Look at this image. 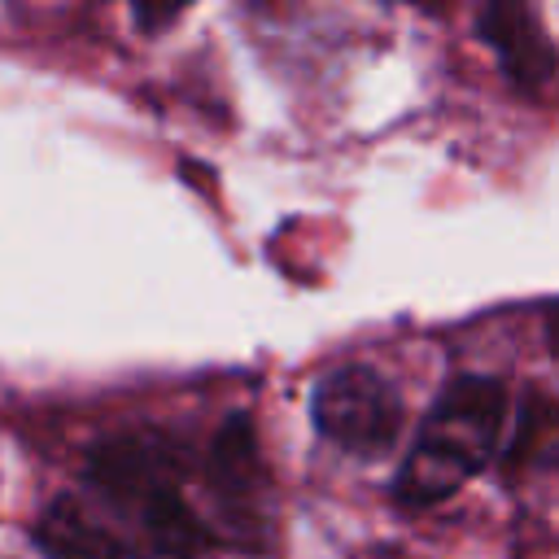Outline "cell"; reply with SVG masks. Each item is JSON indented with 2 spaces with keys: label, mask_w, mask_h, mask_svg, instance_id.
Listing matches in <instances>:
<instances>
[{
  "label": "cell",
  "mask_w": 559,
  "mask_h": 559,
  "mask_svg": "<svg viewBox=\"0 0 559 559\" xmlns=\"http://www.w3.org/2000/svg\"><path fill=\"white\" fill-rule=\"evenodd\" d=\"M188 454L162 428H131L100 441L83 489L61 493L35 524L48 559H197L205 520L183 498Z\"/></svg>",
  "instance_id": "1"
},
{
  "label": "cell",
  "mask_w": 559,
  "mask_h": 559,
  "mask_svg": "<svg viewBox=\"0 0 559 559\" xmlns=\"http://www.w3.org/2000/svg\"><path fill=\"white\" fill-rule=\"evenodd\" d=\"M507 415L511 402L502 380L493 376L450 380L393 476V498L402 507H437L450 493H459L502 450Z\"/></svg>",
  "instance_id": "2"
},
{
  "label": "cell",
  "mask_w": 559,
  "mask_h": 559,
  "mask_svg": "<svg viewBox=\"0 0 559 559\" xmlns=\"http://www.w3.org/2000/svg\"><path fill=\"white\" fill-rule=\"evenodd\" d=\"M310 415H314V428L323 441L341 445L345 454L376 459V454L393 450L406 406L380 371H371L362 362H345L314 384Z\"/></svg>",
  "instance_id": "3"
},
{
  "label": "cell",
  "mask_w": 559,
  "mask_h": 559,
  "mask_svg": "<svg viewBox=\"0 0 559 559\" xmlns=\"http://www.w3.org/2000/svg\"><path fill=\"white\" fill-rule=\"evenodd\" d=\"M205 489L214 498V511L236 542H249L253 533L266 537V476H262V459H258V428L249 411H231L214 441H210V459H205Z\"/></svg>",
  "instance_id": "4"
},
{
  "label": "cell",
  "mask_w": 559,
  "mask_h": 559,
  "mask_svg": "<svg viewBox=\"0 0 559 559\" xmlns=\"http://www.w3.org/2000/svg\"><path fill=\"white\" fill-rule=\"evenodd\" d=\"M476 26H480V39L498 52L502 74L520 92H537V87H546L555 79L559 52H555L546 26L533 17V9H524V4H489V9H480Z\"/></svg>",
  "instance_id": "5"
},
{
  "label": "cell",
  "mask_w": 559,
  "mask_h": 559,
  "mask_svg": "<svg viewBox=\"0 0 559 559\" xmlns=\"http://www.w3.org/2000/svg\"><path fill=\"white\" fill-rule=\"evenodd\" d=\"M546 345H550V354L559 358V301L546 310Z\"/></svg>",
  "instance_id": "6"
}]
</instances>
